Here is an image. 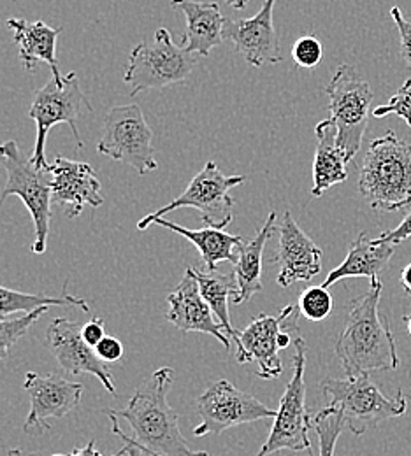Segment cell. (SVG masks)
I'll return each mask as SVG.
<instances>
[{
    "label": "cell",
    "mask_w": 411,
    "mask_h": 456,
    "mask_svg": "<svg viewBox=\"0 0 411 456\" xmlns=\"http://www.w3.org/2000/svg\"><path fill=\"white\" fill-rule=\"evenodd\" d=\"M152 139L153 132L139 106H118L106 114L97 151L130 166L139 175H146L159 169Z\"/></svg>",
    "instance_id": "10"
},
{
    "label": "cell",
    "mask_w": 411,
    "mask_h": 456,
    "mask_svg": "<svg viewBox=\"0 0 411 456\" xmlns=\"http://www.w3.org/2000/svg\"><path fill=\"white\" fill-rule=\"evenodd\" d=\"M173 385L175 369L160 367L137 388L123 411L104 409L113 434L127 444L159 456H210L188 448L177 411L168 402Z\"/></svg>",
    "instance_id": "1"
},
{
    "label": "cell",
    "mask_w": 411,
    "mask_h": 456,
    "mask_svg": "<svg viewBox=\"0 0 411 456\" xmlns=\"http://www.w3.org/2000/svg\"><path fill=\"white\" fill-rule=\"evenodd\" d=\"M382 289V281L374 280L369 291L350 304L345 327L336 341V354L347 378L369 376L374 370H394L399 367L389 320L380 316Z\"/></svg>",
    "instance_id": "2"
},
{
    "label": "cell",
    "mask_w": 411,
    "mask_h": 456,
    "mask_svg": "<svg viewBox=\"0 0 411 456\" xmlns=\"http://www.w3.org/2000/svg\"><path fill=\"white\" fill-rule=\"evenodd\" d=\"M410 297H411V295H410Z\"/></svg>",
    "instance_id": "45"
},
{
    "label": "cell",
    "mask_w": 411,
    "mask_h": 456,
    "mask_svg": "<svg viewBox=\"0 0 411 456\" xmlns=\"http://www.w3.org/2000/svg\"><path fill=\"white\" fill-rule=\"evenodd\" d=\"M141 453H143V456H159L155 455V453H150V452H146V450H141V448H137Z\"/></svg>",
    "instance_id": "43"
},
{
    "label": "cell",
    "mask_w": 411,
    "mask_h": 456,
    "mask_svg": "<svg viewBox=\"0 0 411 456\" xmlns=\"http://www.w3.org/2000/svg\"><path fill=\"white\" fill-rule=\"evenodd\" d=\"M202 298L211 307L213 314L218 318V323L224 327L229 339L239 344V332H235L231 323V313H229V302L237 295V283H235L234 273L233 274H222L218 271H201L192 269Z\"/></svg>",
    "instance_id": "26"
},
{
    "label": "cell",
    "mask_w": 411,
    "mask_h": 456,
    "mask_svg": "<svg viewBox=\"0 0 411 456\" xmlns=\"http://www.w3.org/2000/svg\"><path fill=\"white\" fill-rule=\"evenodd\" d=\"M23 388L30 399V411L23 423V430L30 436H41L52 430V418H63L74 411L85 392L81 383H70L60 374L39 376L37 372H27Z\"/></svg>",
    "instance_id": "14"
},
{
    "label": "cell",
    "mask_w": 411,
    "mask_h": 456,
    "mask_svg": "<svg viewBox=\"0 0 411 456\" xmlns=\"http://www.w3.org/2000/svg\"><path fill=\"white\" fill-rule=\"evenodd\" d=\"M171 5L185 12L186 32L181 45L188 53L208 57L213 48L224 43V21L217 2H195V0H171Z\"/></svg>",
    "instance_id": "21"
},
{
    "label": "cell",
    "mask_w": 411,
    "mask_h": 456,
    "mask_svg": "<svg viewBox=\"0 0 411 456\" xmlns=\"http://www.w3.org/2000/svg\"><path fill=\"white\" fill-rule=\"evenodd\" d=\"M394 251V244H373L367 240L366 233L360 232L350 244L347 258L327 274L322 286L329 289V286L347 278H367L371 281L380 280L378 274L387 269Z\"/></svg>",
    "instance_id": "23"
},
{
    "label": "cell",
    "mask_w": 411,
    "mask_h": 456,
    "mask_svg": "<svg viewBox=\"0 0 411 456\" xmlns=\"http://www.w3.org/2000/svg\"><path fill=\"white\" fill-rule=\"evenodd\" d=\"M291 305L284 307L278 316L257 314L248 323V327L239 332L235 360L237 363L257 362L259 363L257 376L260 379H266V381L276 379L284 372L278 338L285 329Z\"/></svg>",
    "instance_id": "17"
},
{
    "label": "cell",
    "mask_w": 411,
    "mask_h": 456,
    "mask_svg": "<svg viewBox=\"0 0 411 456\" xmlns=\"http://www.w3.org/2000/svg\"><path fill=\"white\" fill-rule=\"evenodd\" d=\"M292 58L297 67L315 69L324 58V46L315 36H302L292 46Z\"/></svg>",
    "instance_id": "31"
},
{
    "label": "cell",
    "mask_w": 411,
    "mask_h": 456,
    "mask_svg": "<svg viewBox=\"0 0 411 456\" xmlns=\"http://www.w3.org/2000/svg\"><path fill=\"white\" fill-rule=\"evenodd\" d=\"M248 2H250V0H226V4L231 5V7H234V9H244Z\"/></svg>",
    "instance_id": "40"
},
{
    "label": "cell",
    "mask_w": 411,
    "mask_h": 456,
    "mask_svg": "<svg viewBox=\"0 0 411 456\" xmlns=\"http://www.w3.org/2000/svg\"><path fill=\"white\" fill-rule=\"evenodd\" d=\"M7 28L12 32V41L20 48V60L27 70H36L39 63H46L52 69L53 79L63 85L57 60V39L62 28H52L45 21H27L20 18H9Z\"/></svg>",
    "instance_id": "20"
},
{
    "label": "cell",
    "mask_w": 411,
    "mask_h": 456,
    "mask_svg": "<svg viewBox=\"0 0 411 456\" xmlns=\"http://www.w3.org/2000/svg\"><path fill=\"white\" fill-rule=\"evenodd\" d=\"M280 240L273 264L280 265L276 283L289 288L299 281H311L322 271L324 251L297 225L291 211H287L276 228Z\"/></svg>",
    "instance_id": "16"
},
{
    "label": "cell",
    "mask_w": 411,
    "mask_h": 456,
    "mask_svg": "<svg viewBox=\"0 0 411 456\" xmlns=\"http://www.w3.org/2000/svg\"><path fill=\"white\" fill-rule=\"evenodd\" d=\"M278 215L273 211L269 218L266 220L264 227L259 230V233L248 240L242 242L237 248V264L234 265V278L237 283V295L233 298L235 305L250 300L255 293L262 291V258H264V249L267 240L271 239L273 232L276 230Z\"/></svg>",
    "instance_id": "24"
},
{
    "label": "cell",
    "mask_w": 411,
    "mask_h": 456,
    "mask_svg": "<svg viewBox=\"0 0 411 456\" xmlns=\"http://www.w3.org/2000/svg\"><path fill=\"white\" fill-rule=\"evenodd\" d=\"M325 92L331 101V119L338 130V146L345 153L347 164H350L362 146L369 119V106L373 102V90L358 77L352 65L341 63Z\"/></svg>",
    "instance_id": "9"
},
{
    "label": "cell",
    "mask_w": 411,
    "mask_h": 456,
    "mask_svg": "<svg viewBox=\"0 0 411 456\" xmlns=\"http://www.w3.org/2000/svg\"><path fill=\"white\" fill-rule=\"evenodd\" d=\"M195 409L202 421L193 428L195 437L208 434H222L237 425L253 423L259 419H269L276 416V411L264 405L250 394L237 390L227 379H218L208 385L204 394L195 402Z\"/></svg>",
    "instance_id": "12"
},
{
    "label": "cell",
    "mask_w": 411,
    "mask_h": 456,
    "mask_svg": "<svg viewBox=\"0 0 411 456\" xmlns=\"http://www.w3.org/2000/svg\"><path fill=\"white\" fill-rule=\"evenodd\" d=\"M358 191L380 211L411 206V144L389 130L369 146L360 169Z\"/></svg>",
    "instance_id": "3"
},
{
    "label": "cell",
    "mask_w": 411,
    "mask_h": 456,
    "mask_svg": "<svg viewBox=\"0 0 411 456\" xmlns=\"http://www.w3.org/2000/svg\"><path fill=\"white\" fill-rule=\"evenodd\" d=\"M294 349V374L285 388L284 397L280 400V409L276 411L271 434L257 456H269L282 450H291L294 453L308 452L309 455H313L309 441V428L313 425V419L306 407L304 381L308 347L302 338H295Z\"/></svg>",
    "instance_id": "8"
},
{
    "label": "cell",
    "mask_w": 411,
    "mask_h": 456,
    "mask_svg": "<svg viewBox=\"0 0 411 456\" xmlns=\"http://www.w3.org/2000/svg\"><path fill=\"white\" fill-rule=\"evenodd\" d=\"M345 425H347L345 416L333 405H327L315 416L313 427H315V432H316L318 443H320V455L318 456H334L336 443H338Z\"/></svg>",
    "instance_id": "28"
},
{
    "label": "cell",
    "mask_w": 411,
    "mask_h": 456,
    "mask_svg": "<svg viewBox=\"0 0 411 456\" xmlns=\"http://www.w3.org/2000/svg\"><path fill=\"white\" fill-rule=\"evenodd\" d=\"M333 305H334V302H333L331 291L322 285L306 288L297 300L300 316H304L309 322L325 320L331 314Z\"/></svg>",
    "instance_id": "30"
},
{
    "label": "cell",
    "mask_w": 411,
    "mask_h": 456,
    "mask_svg": "<svg viewBox=\"0 0 411 456\" xmlns=\"http://www.w3.org/2000/svg\"><path fill=\"white\" fill-rule=\"evenodd\" d=\"M95 353L97 356L106 362V363H113V362H119L123 358L125 347L123 344L118 341L117 338H104L103 341L95 346Z\"/></svg>",
    "instance_id": "35"
},
{
    "label": "cell",
    "mask_w": 411,
    "mask_h": 456,
    "mask_svg": "<svg viewBox=\"0 0 411 456\" xmlns=\"http://www.w3.org/2000/svg\"><path fill=\"white\" fill-rule=\"evenodd\" d=\"M50 311V307H39L25 316L0 318V360H7L12 346L20 341L29 329Z\"/></svg>",
    "instance_id": "29"
},
{
    "label": "cell",
    "mask_w": 411,
    "mask_h": 456,
    "mask_svg": "<svg viewBox=\"0 0 411 456\" xmlns=\"http://www.w3.org/2000/svg\"><path fill=\"white\" fill-rule=\"evenodd\" d=\"M168 304L169 311L166 314V320L173 323L177 330H181L183 334L201 332L213 336L224 344L227 353L231 351V339L226 334L224 327L213 318L211 307L202 298L192 267L186 269L183 280L168 295Z\"/></svg>",
    "instance_id": "19"
},
{
    "label": "cell",
    "mask_w": 411,
    "mask_h": 456,
    "mask_svg": "<svg viewBox=\"0 0 411 456\" xmlns=\"http://www.w3.org/2000/svg\"><path fill=\"white\" fill-rule=\"evenodd\" d=\"M45 346L57 358L63 372L79 376L90 374L97 378L104 390L117 395V385L110 363L103 362L95 349L81 338V325L67 318H55L45 334Z\"/></svg>",
    "instance_id": "13"
},
{
    "label": "cell",
    "mask_w": 411,
    "mask_h": 456,
    "mask_svg": "<svg viewBox=\"0 0 411 456\" xmlns=\"http://www.w3.org/2000/svg\"><path fill=\"white\" fill-rule=\"evenodd\" d=\"M410 400H411V397H410Z\"/></svg>",
    "instance_id": "44"
},
{
    "label": "cell",
    "mask_w": 411,
    "mask_h": 456,
    "mask_svg": "<svg viewBox=\"0 0 411 456\" xmlns=\"http://www.w3.org/2000/svg\"><path fill=\"white\" fill-rule=\"evenodd\" d=\"M389 114H398L411 126V77L398 90V94L385 104L373 111L374 118H385Z\"/></svg>",
    "instance_id": "32"
},
{
    "label": "cell",
    "mask_w": 411,
    "mask_h": 456,
    "mask_svg": "<svg viewBox=\"0 0 411 456\" xmlns=\"http://www.w3.org/2000/svg\"><path fill=\"white\" fill-rule=\"evenodd\" d=\"M408 237H411V211L407 215V218L401 222L399 227L383 232L380 237L371 239V242L373 244H394V246H399Z\"/></svg>",
    "instance_id": "34"
},
{
    "label": "cell",
    "mask_w": 411,
    "mask_h": 456,
    "mask_svg": "<svg viewBox=\"0 0 411 456\" xmlns=\"http://www.w3.org/2000/svg\"><path fill=\"white\" fill-rule=\"evenodd\" d=\"M125 453L119 450L117 455L113 456H123ZM52 456H104L97 448H95V444H94V441H90L85 448H76V450H72L70 453H57V455Z\"/></svg>",
    "instance_id": "37"
},
{
    "label": "cell",
    "mask_w": 411,
    "mask_h": 456,
    "mask_svg": "<svg viewBox=\"0 0 411 456\" xmlns=\"http://www.w3.org/2000/svg\"><path fill=\"white\" fill-rule=\"evenodd\" d=\"M193 67V55L173 41L168 28H159L152 45L141 43L132 50L123 81L130 86V97H134L139 92L183 83Z\"/></svg>",
    "instance_id": "7"
},
{
    "label": "cell",
    "mask_w": 411,
    "mask_h": 456,
    "mask_svg": "<svg viewBox=\"0 0 411 456\" xmlns=\"http://www.w3.org/2000/svg\"><path fill=\"white\" fill-rule=\"evenodd\" d=\"M244 181L246 175H226L215 162H208L171 204L141 218L137 222V230L144 232L153 220L164 218L166 215L183 208L197 209L206 227L224 230L234 220L235 200L229 195V190L242 184Z\"/></svg>",
    "instance_id": "6"
},
{
    "label": "cell",
    "mask_w": 411,
    "mask_h": 456,
    "mask_svg": "<svg viewBox=\"0 0 411 456\" xmlns=\"http://www.w3.org/2000/svg\"><path fill=\"white\" fill-rule=\"evenodd\" d=\"M121 452H123V453H125V455H128V456H143V453H141V452H139V450H137V448H136V446H132V444H127V443H125V444H123V448H121Z\"/></svg>",
    "instance_id": "39"
},
{
    "label": "cell",
    "mask_w": 411,
    "mask_h": 456,
    "mask_svg": "<svg viewBox=\"0 0 411 456\" xmlns=\"http://www.w3.org/2000/svg\"><path fill=\"white\" fill-rule=\"evenodd\" d=\"M316 151L313 160V197H322L331 186L349 179L345 153L338 146V130L331 118L315 126Z\"/></svg>",
    "instance_id": "22"
},
{
    "label": "cell",
    "mask_w": 411,
    "mask_h": 456,
    "mask_svg": "<svg viewBox=\"0 0 411 456\" xmlns=\"http://www.w3.org/2000/svg\"><path fill=\"white\" fill-rule=\"evenodd\" d=\"M67 283L63 285L60 297H46V295H34L18 291L12 288L0 286V318H9L16 313H32L39 307H79L85 313H90V305L85 298L72 297L67 293Z\"/></svg>",
    "instance_id": "27"
},
{
    "label": "cell",
    "mask_w": 411,
    "mask_h": 456,
    "mask_svg": "<svg viewBox=\"0 0 411 456\" xmlns=\"http://www.w3.org/2000/svg\"><path fill=\"white\" fill-rule=\"evenodd\" d=\"M322 392L329 397L347 421L353 436H362L380 423L399 418L407 411V397L399 388L394 397H385L369 376L322 381Z\"/></svg>",
    "instance_id": "5"
},
{
    "label": "cell",
    "mask_w": 411,
    "mask_h": 456,
    "mask_svg": "<svg viewBox=\"0 0 411 456\" xmlns=\"http://www.w3.org/2000/svg\"><path fill=\"white\" fill-rule=\"evenodd\" d=\"M401 283L405 286L407 295H411V264L405 267V271L401 273Z\"/></svg>",
    "instance_id": "38"
},
{
    "label": "cell",
    "mask_w": 411,
    "mask_h": 456,
    "mask_svg": "<svg viewBox=\"0 0 411 456\" xmlns=\"http://www.w3.org/2000/svg\"><path fill=\"white\" fill-rule=\"evenodd\" d=\"M81 338L86 342L90 347L95 349V346L106 338V330H104V320L103 318H92L86 325L81 327Z\"/></svg>",
    "instance_id": "36"
},
{
    "label": "cell",
    "mask_w": 411,
    "mask_h": 456,
    "mask_svg": "<svg viewBox=\"0 0 411 456\" xmlns=\"http://www.w3.org/2000/svg\"><path fill=\"white\" fill-rule=\"evenodd\" d=\"M275 4L276 0H264L253 18H226L224 21V41L234 43L235 50L253 67L275 65L284 60L273 21Z\"/></svg>",
    "instance_id": "15"
},
{
    "label": "cell",
    "mask_w": 411,
    "mask_h": 456,
    "mask_svg": "<svg viewBox=\"0 0 411 456\" xmlns=\"http://www.w3.org/2000/svg\"><path fill=\"white\" fill-rule=\"evenodd\" d=\"M0 159L7 172V181L0 193V208L11 195L21 199L36 227L32 253L43 255L48 244L53 204L50 171L39 169L30 162V159H25L16 141H7L0 144Z\"/></svg>",
    "instance_id": "4"
},
{
    "label": "cell",
    "mask_w": 411,
    "mask_h": 456,
    "mask_svg": "<svg viewBox=\"0 0 411 456\" xmlns=\"http://www.w3.org/2000/svg\"><path fill=\"white\" fill-rule=\"evenodd\" d=\"M83 104L90 108L88 101L85 99L76 72H70L65 76V83L60 85L53 77L37 90L32 106L29 110V118L36 121L37 134H36V144L30 157V162L39 169H48L50 164L46 162L45 148H46V137L50 130L59 125L67 123L72 130V135L78 142V148H83V141L79 137L76 119L83 110ZM92 110V108H90Z\"/></svg>",
    "instance_id": "11"
},
{
    "label": "cell",
    "mask_w": 411,
    "mask_h": 456,
    "mask_svg": "<svg viewBox=\"0 0 411 456\" xmlns=\"http://www.w3.org/2000/svg\"><path fill=\"white\" fill-rule=\"evenodd\" d=\"M153 224L169 228L171 232H177V235L190 240L201 253L206 271H217L218 264H222V262H231L234 265L237 264L234 249L244 242V239L241 235H233V233H227L224 230L213 227L192 230V228L181 227L166 218H157L152 222V225Z\"/></svg>",
    "instance_id": "25"
},
{
    "label": "cell",
    "mask_w": 411,
    "mask_h": 456,
    "mask_svg": "<svg viewBox=\"0 0 411 456\" xmlns=\"http://www.w3.org/2000/svg\"><path fill=\"white\" fill-rule=\"evenodd\" d=\"M48 171L52 175L53 204L63 209L67 218H78L85 204H90L94 209L104 204L101 181L90 164L57 157Z\"/></svg>",
    "instance_id": "18"
},
{
    "label": "cell",
    "mask_w": 411,
    "mask_h": 456,
    "mask_svg": "<svg viewBox=\"0 0 411 456\" xmlns=\"http://www.w3.org/2000/svg\"><path fill=\"white\" fill-rule=\"evenodd\" d=\"M5 456H32V455H27L25 452H21V450H11L9 453Z\"/></svg>",
    "instance_id": "41"
},
{
    "label": "cell",
    "mask_w": 411,
    "mask_h": 456,
    "mask_svg": "<svg viewBox=\"0 0 411 456\" xmlns=\"http://www.w3.org/2000/svg\"><path fill=\"white\" fill-rule=\"evenodd\" d=\"M403 320L407 322V325H408V334H410L411 336V314H408V316H405Z\"/></svg>",
    "instance_id": "42"
},
{
    "label": "cell",
    "mask_w": 411,
    "mask_h": 456,
    "mask_svg": "<svg viewBox=\"0 0 411 456\" xmlns=\"http://www.w3.org/2000/svg\"><path fill=\"white\" fill-rule=\"evenodd\" d=\"M390 16L399 30L401 36V55L405 58L407 65L411 69V21H408L399 7L390 9Z\"/></svg>",
    "instance_id": "33"
}]
</instances>
